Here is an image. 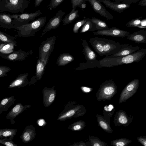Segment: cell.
Returning a JSON list of instances; mask_svg holds the SVG:
<instances>
[{"instance_id":"obj_1","label":"cell","mask_w":146,"mask_h":146,"mask_svg":"<svg viewBox=\"0 0 146 146\" xmlns=\"http://www.w3.org/2000/svg\"><path fill=\"white\" fill-rule=\"evenodd\" d=\"M89 42L101 56L107 57L116 54L120 50L122 44L111 40L99 37L90 38Z\"/></svg>"},{"instance_id":"obj_2","label":"cell","mask_w":146,"mask_h":146,"mask_svg":"<svg viewBox=\"0 0 146 146\" xmlns=\"http://www.w3.org/2000/svg\"><path fill=\"white\" fill-rule=\"evenodd\" d=\"M146 54V49L142 48L129 55L117 57H105L99 60L100 67H111L124 64L137 62L141 61Z\"/></svg>"},{"instance_id":"obj_3","label":"cell","mask_w":146,"mask_h":146,"mask_svg":"<svg viewBox=\"0 0 146 146\" xmlns=\"http://www.w3.org/2000/svg\"><path fill=\"white\" fill-rule=\"evenodd\" d=\"M46 16L40 17L31 23L18 27L17 34L15 36L25 38L35 36L36 33L40 30L44 25L46 21Z\"/></svg>"},{"instance_id":"obj_4","label":"cell","mask_w":146,"mask_h":146,"mask_svg":"<svg viewBox=\"0 0 146 146\" xmlns=\"http://www.w3.org/2000/svg\"><path fill=\"white\" fill-rule=\"evenodd\" d=\"M28 0H0V11L23 13L28 7Z\"/></svg>"},{"instance_id":"obj_5","label":"cell","mask_w":146,"mask_h":146,"mask_svg":"<svg viewBox=\"0 0 146 146\" xmlns=\"http://www.w3.org/2000/svg\"><path fill=\"white\" fill-rule=\"evenodd\" d=\"M117 93V86L113 80L105 81L100 86L96 94L98 101L110 100Z\"/></svg>"},{"instance_id":"obj_6","label":"cell","mask_w":146,"mask_h":146,"mask_svg":"<svg viewBox=\"0 0 146 146\" xmlns=\"http://www.w3.org/2000/svg\"><path fill=\"white\" fill-rule=\"evenodd\" d=\"M56 36H53L48 38L43 41L39 48V56L40 59L44 63H46L50 55L53 52Z\"/></svg>"},{"instance_id":"obj_7","label":"cell","mask_w":146,"mask_h":146,"mask_svg":"<svg viewBox=\"0 0 146 146\" xmlns=\"http://www.w3.org/2000/svg\"><path fill=\"white\" fill-rule=\"evenodd\" d=\"M42 14L40 10H38L32 13H23L20 14H9V15L13 19L16 29L17 27L28 23L30 21H33L36 17Z\"/></svg>"},{"instance_id":"obj_8","label":"cell","mask_w":146,"mask_h":146,"mask_svg":"<svg viewBox=\"0 0 146 146\" xmlns=\"http://www.w3.org/2000/svg\"><path fill=\"white\" fill-rule=\"evenodd\" d=\"M137 78L134 79L129 82L121 92L119 100V104L126 101L131 97L137 92L139 84Z\"/></svg>"},{"instance_id":"obj_9","label":"cell","mask_w":146,"mask_h":146,"mask_svg":"<svg viewBox=\"0 0 146 146\" xmlns=\"http://www.w3.org/2000/svg\"><path fill=\"white\" fill-rule=\"evenodd\" d=\"M33 53V51L32 50L25 51L20 49L8 54L0 53V57L10 61H22L25 60L28 56Z\"/></svg>"},{"instance_id":"obj_10","label":"cell","mask_w":146,"mask_h":146,"mask_svg":"<svg viewBox=\"0 0 146 146\" xmlns=\"http://www.w3.org/2000/svg\"><path fill=\"white\" fill-rule=\"evenodd\" d=\"M95 35L106 36L113 37L124 38L130 34L128 31L113 27L108 29L93 32Z\"/></svg>"},{"instance_id":"obj_11","label":"cell","mask_w":146,"mask_h":146,"mask_svg":"<svg viewBox=\"0 0 146 146\" xmlns=\"http://www.w3.org/2000/svg\"><path fill=\"white\" fill-rule=\"evenodd\" d=\"M65 12L62 10L58 11L56 15L51 18L46 25L42 31L40 37L48 31L55 29L58 27L63 19V16L65 14Z\"/></svg>"},{"instance_id":"obj_12","label":"cell","mask_w":146,"mask_h":146,"mask_svg":"<svg viewBox=\"0 0 146 146\" xmlns=\"http://www.w3.org/2000/svg\"><path fill=\"white\" fill-rule=\"evenodd\" d=\"M94 11L102 16L105 18L107 20L113 19L112 15L109 12L98 0H87Z\"/></svg>"},{"instance_id":"obj_13","label":"cell","mask_w":146,"mask_h":146,"mask_svg":"<svg viewBox=\"0 0 146 146\" xmlns=\"http://www.w3.org/2000/svg\"><path fill=\"white\" fill-rule=\"evenodd\" d=\"M82 51L88 63H99L97 59V55L91 49L85 39L82 40Z\"/></svg>"},{"instance_id":"obj_14","label":"cell","mask_w":146,"mask_h":146,"mask_svg":"<svg viewBox=\"0 0 146 146\" xmlns=\"http://www.w3.org/2000/svg\"><path fill=\"white\" fill-rule=\"evenodd\" d=\"M132 119L130 118L124 111L120 110L116 113L114 119L115 126H123L126 127L132 122Z\"/></svg>"},{"instance_id":"obj_15","label":"cell","mask_w":146,"mask_h":146,"mask_svg":"<svg viewBox=\"0 0 146 146\" xmlns=\"http://www.w3.org/2000/svg\"><path fill=\"white\" fill-rule=\"evenodd\" d=\"M29 107V106H23L20 103H17L7 113L6 118L10 120L11 124H14L15 118Z\"/></svg>"},{"instance_id":"obj_16","label":"cell","mask_w":146,"mask_h":146,"mask_svg":"<svg viewBox=\"0 0 146 146\" xmlns=\"http://www.w3.org/2000/svg\"><path fill=\"white\" fill-rule=\"evenodd\" d=\"M140 47L138 46H133L129 45L127 43L122 44L121 48L116 54L105 57L108 58L126 56L132 54L139 49Z\"/></svg>"},{"instance_id":"obj_17","label":"cell","mask_w":146,"mask_h":146,"mask_svg":"<svg viewBox=\"0 0 146 146\" xmlns=\"http://www.w3.org/2000/svg\"><path fill=\"white\" fill-rule=\"evenodd\" d=\"M101 3L102 2L108 8L121 13L124 10L129 8L131 5L125 4L117 3L111 1L110 0H98Z\"/></svg>"},{"instance_id":"obj_18","label":"cell","mask_w":146,"mask_h":146,"mask_svg":"<svg viewBox=\"0 0 146 146\" xmlns=\"http://www.w3.org/2000/svg\"><path fill=\"white\" fill-rule=\"evenodd\" d=\"M127 39L137 43H146V29L134 32L127 36Z\"/></svg>"},{"instance_id":"obj_19","label":"cell","mask_w":146,"mask_h":146,"mask_svg":"<svg viewBox=\"0 0 146 146\" xmlns=\"http://www.w3.org/2000/svg\"><path fill=\"white\" fill-rule=\"evenodd\" d=\"M0 27L5 30L16 28L13 22V19L9 14L0 11Z\"/></svg>"},{"instance_id":"obj_20","label":"cell","mask_w":146,"mask_h":146,"mask_svg":"<svg viewBox=\"0 0 146 146\" xmlns=\"http://www.w3.org/2000/svg\"><path fill=\"white\" fill-rule=\"evenodd\" d=\"M27 74H21L10 84L8 88H19L24 86L27 84Z\"/></svg>"},{"instance_id":"obj_21","label":"cell","mask_w":146,"mask_h":146,"mask_svg":"<svg viewBox=\"0 0 146 146\" xmlns=\"http://www.w3.org/2000/svg\"><path fill=\"white\" fill-rule=\"evenodd\" d=\"M96 117L98 123L104 130L108 133H112L113 130L111 127L110 122L101 115L96 114Z\"/></svg>"},{"instance_id":"obj_22","label":"cell","mask_w":146,"mask_h":146,"mask_svg":"<svg viewBox=\"0 0 146 146\" xmlns=\"http://www.w3.org/2000/svg\"><path fill=\"white\" fill-rule=\"evenodd\" d=\"M15 100L14 96L3 99L0 102V113L7 111Z\"/></svg>"},{"instance_id":"obj_23","label":"cell","mask_w":146,"mask_h":146,"mask_svg":"<svg viewBox=\"0 0 146 146\" xmlns=\"http://www.w3.org/2000/svg\"><path fill=\"white\" fill-rule=\"evenodd\" d=\"M15 36H11L0 31V43L1 44H12L17 46V42Z\"/></svg>"},{"instance_id":"obj_24","label":"cell","mask_w":146,"mask_h":146,"mask_svg":"<svg viewBox=\"0 0 146 146\" xmlns=\"http://www.w3.org/2000/svg\"><path fill=\"white\" fill-rule=\"evenodd\" d=\"M17 129H15L5 128L0 129V138H8L10 140L14 139Z\"/></svg>"},{"instance_id":"obj_25","label":"cell","mask_w":146,"mask_h":146,"mask_svg":"<svg viewBox=\"0 0 146 146\" xmlns=\"http://www.w3.org/2000/svg\"><path fill=\"white\" fill-rule=\"evenodd\" d=\"M33 135V131L31 127L29 126L25 128L20 137L23 142L27 143L31 140Z\"/></svg>"},{"instance_id":"obj_26","label":"cell","mask_w":146,"mask_h":146,"mask_svg":"<svg viewBox=\"0 0 146 146\" xmlns=\"http://www.w3.org/2000/svg\"><path fill=\"white\" fill-rule=\"evenodd\" d=\"M74 59V57L69 53L61 54L58 57L57 60L59 65H64L72 62Z\"/></svg>"},{"instance_id":"obj_27","label":"cell","mask_w":146,"mask_h":146,"mask_svg":"<svg viewBox=\"0 0 146 146\" xmlns=\"http://www.w3.org/2000/svg\"><path fill=\"white\" fill-rule=\"evenodd\" d=\"M78 10H75L73 11H71L66 15L62 21L63 23V25H65L70 24L78 18L79 17L78 14Z\"/></svg>"},{"instance_id":"obj_28","label":"cell","mask_w":146,"mask_h":146,"mask_svg":"<svg viewBox=\"0 0 146 146\" xmlns=\"http://www.w3.org/2000/svg\"><path fill=\"white\" fill-rule=\"evenodd\" d=\"M90 20L95 25L98 31L106 30L109 29L106 23L104 21L99 18L92 17L90 19Z\"/></svg>"},{"instance_id":"obj_29","label":"cell","mask_w":146,"mask_h":146,"mask_svg":"<svg viewBox=\"0 0 146 146\" xmlns=\"http://www.w3.org/2000/svg\"><path fill=\"white\" fill-rule=\"evenodd\" d=\"M98 31L95 25L90 20L89 18L88 21L82 26L80 30V33H82L88 31Z\"/></svg>"},{"instance_id":"obj_30","label":"cell","mask_w":146,"mask_h":146,"mask_svg":"<svg viewBox=\"0 0 146 146\" xmlns=\"http://www.w3.org/2000/svg\"><path fill=\"white\" fill-rule=\"evenodd\" d=\"M132 141L125 138L114 140L111 142V145L113 146H127Z\"/></svg>"},{"instance_id":"obj_31","label":"cell","mask_w":146,"mask_h":146,"mask_svg":"<svg viewBox=\"0 0 146 146\" xmlns=\"http://www.w3.org/2000/svg\"><path fill=\"white\" fill-rule=\"evenodd\" d=\"M89 139L92 146H108L107 143L101 141L97 137L89 136Z\"/></svg>"},{"instance_id":"obj_32","label":"cell","mask_w":146,"mask_h":146,"mask_svg":"<svg viewBox=\"0 0 146 146\" xmlns=\"http://www.w3.org/2000/svg\"><path fill=\"white\" fill-rule=\"evenodd\" d=\"M0 53L3 54H8L13 52L14 46L12 44H1Z\"/></svg>"},{"instance_id":"obj_33","label":"cell","mask_w":146,"mask_h":146,"mask_svg":"<svg viewBox=\"0 0 146 146\" xmlns=\"http://www.w3.org/2000/svg\"><path fill=\"white\" fill-rule=\"evenodd\" d=\"M142 17L134 19L127 23L125 26L127 27H137L139 28L142 19Z\"/></svg>"},{"instance_id":"obj_34","label":"cell","mask_w":146,"mask_h":146,"mask_svg":"<svg viewBox=\"0 0 146 146\" xmlns=\"http://www.w3.org/2000/svg\"><path fill=\"white\" fill-rule=\"evenodd\" d=\"M89 18L81 20L76 22L74 25L72 31L74 33H78L79 29L88 20Z\"/></svg>"},{"instance_id":"obj_35","label":"cell","mask_w":146,"mask_h":146,"mask_svg":"<svg viewBox=\"0 0 146 146\" xmlns=\"http://www.w3.org/2000/svg\"><path fill=\"white\" fill-rule=\"evenodd\" d=\"M0 143L4 146H18L12 140L6 138H0Z\"/></svg>"},{"instance_id":"obj_36","label":"cell","mask_w":146,"mask_h":146,"mask_svg":"<svg viewBox=\"0 0 146 146\" xmlns=\"http://www.w3.org/2000/svg\"><path fill=\"white\" fill-rule=\"evenodd\" d=\"M64 0H52L48 5V9L50 10L54 9L58 6Z\"/></svg>"},{"instance_id":"obj_37","label":"cell","mask_w":146,"mask_h":146,"mask_svg":"<svg viewBox=\"0 0 146 146\" xmlns=\"http://www.w3.org/2000/svg\"><path fill=\"white\" fill-rule=\"evenodd\" d=\"M11 70V68L5 66L0 65V78L7 76V73Z\"/></svg>"},{"instance_id":"obj_38","label":"cell","mask_w":146,"mask_h":146,"mask_svg":"<svg viewBox=\"0 0 146 146\" xmlns=\"http://www.w3.org/2000/svg\"><path fill=\"white\" fill-rule=\"evenodd\" d=\"M86 1L87 0H72L71 2L72 6V10L71 11H75L76 7H79L80 8L81 4L83 3H85Z\"/></svg>"},{"instance_id":"obj_39","label":"cell","mask_w":146,"mask_h":146,"mask_svg":"<svg viewBox=\"0 0 146 146\" xmlns=\"http://www.w3.org/2000/svg\"><path fill=\"white\" fill-rule=\"evenodd\" d=\"M139 0H112L115 2L117 3L125 4L131 5L132 3H136Z\"/></svg>"},{"instance_id":"obj_40","label":"cell","mask_w":146,"mask_h":146,"mask_svg":"<svg viewBox=\"0 0 146 146\" xmlns=\"http://www.w3.org/2000/svg\"><path fill=\"white\" fill-rule=\"evenodd\" d=\"M44 63L40 59L38 60L36 66V70L37 73H39L43 70L44 68Z\"/></svg>"},{"instance_id":"obj_41","label":"cell","mask_w":146,"mask_h":146,"mask_svg":"<svg viewBox=\"0 0 146 146\" xmlns=\"http://www.w3.org/2000/svg\"><path fill=\"white\" fill-rule=\"evenodd\" d=\"M85 126V123L81 121L74 126L73 129L75 131L80 130L83 128Z\"/></svg>"},{"instance_id":"obj_42","label":"cell","mask_w":146,"mask_h":146,"mask_svg":"<svg viewBox=\"0 0 146 146\" xmlns=\"http://www.w3.org/2000/svg\"><path fill=\"white\" fill-rule=\"evenodd\" d=\"M75 112L74 110H71L68 111L66 113L61 116L59 118V119H61L67 117H69L72 116L75 113Z\"/></svg>"},{"instance_id":"obj_43","label":"cell","mask_w":146,"mask_h":146,"mask_svg":"<svg viewBox=\"0 0 146 146\" xmlns=\"http://www.w3.org/2000/svg\"><path fill=\"white\" fill-rule=\"evenodd\" d=\"M138 141L143 146H146V137H140L137 138Z\"/></svg>"},{"instance_id":"obj_44","label":"cell","mask_w":146,"mask_h":146,"mask_svg":"<svg viewBox=\"0 0 146 146\" xmlns=\"http://www.w3.org/2000/svg\"><path fill=\"white\" fill-rule=\"evenodd\" d=\"M140 28H146V19L145 18L142 19L141 20L140 25L139 27Z\"/></svg>"},{"instance_id":"obj_45","label":"cell","mask_w":146,"mask_h":146,"mask_svg":"<svg viewBox=\"0 0 146 146\" xmlns=\"http://www.w3.org/2000/svg\"><path fill=\"white\" fill-rule=\"evenodd\" d=\"M44 0H36L35 1L34 5L35 7H36L39 6L40 4Z\"/></svg>"},{"instance_id":"obj_46","label":"cell","mask_w":146,"mask_h":146,"mask_svg":"<svg viewBox=\"0 0 146 146\" xmlns=\"http://www.w3.org/2000/svg\"><path fill=\"white\" fill-rule=\"evenodd\" d=\"M139 5L142 6H146V0H141L139 3Z\"/></svg>"},{"instance_id":"obj_47","label":"cell","mask_w":146,"mask_h":146,"mask_svg":"<svg viewBox=\"0 0 146 146\" xmlns=\"http://www.w3.org/2000/svg\"><path fill=\"white\" fill-rule=\"evenodd\" d=\"M55 98V95L54 94H52L49 96L48 98V101L50 102H52Z\"/></svg>"},{"instance_id":"obj_48","label":"cell","mask_w":146,"mask_h":146,"mask_svg":"<svg viewBox=\"0 0 146 146\" xmlns=\"http://www.w3.org/2000/svg\"><path fill=\"white\" fill-rule=\"evenodd\" d=\"M44 121L42 119H40L38 122V124L39 126H42L44 124Z\"/></svg>"},{"instance_id":"obj_49","label":"cell","mask_w":146,"mask_h":146,"mask_svg":"<svg viewBox=\"0 0 146 146\" xmlns=\"http://www.w3.org/2000/svg\"><path fill=\"white\" fill-rule=\"evenodd\" d=\"M86 4L85 3H83L80 5V8L84 9L86 7Z\"/></svg>"},{"instance_id":"obj_50","label":"cell","mask_w":146,"mask_h":146,"mask_svg":"<svg viewBox=\"0 0 146 146\" xmlns=\"http://www.w3.org/2000/svg\"><path fill=\"white\" fill-rule=\"evenodd\" d=\"M83 90L85 92H88V88H87L84 87L82 88Z\"/></svg>"},{"instance_id":"obj_51","label":"cell","mask_w":146,"mask_h":146,"mask_svg":"<svg viewBox=\"0 0 146 146\" xmlns=\"http://www.w3.org/2000/svg\"><path fill=\"white\" fill-rule=\"evenodd\" d=\"M79 146H86V145L84 143H83L80 144Z\"/></svg>"},{"instance_id":"obj_52","label":"cell","mask_w":146,"mask_h":146,"mask_svg":"<svg viewBox=\"0 0 146 146\" xmlns=\"http://www.w3.org/2000/svg\"><path fill=\"white\" fill-rule=\"evenodd\" d=\"M89 145H88V146H90V142H89ZM91 146H92V145H91Z\"/></svg>"},{"instance_id":"obj_53","label":"cell","mask_w":146,"mask_h":146,"mask_svg":"<svg viewBox=\"0 0 146 146\" xmlns=\"http://www.w3.org/2000/svg\"><path fill=\"white\" fill-rule=\"evenodd\" d=\"M1 44H0V49L1 47Z\"/></svg>"},{"instance_id":"obj_54","label":"cell","mask_w":146,"mask_h":146,"mask_svg":"<svg viewBox=\"0 0 146 146\" xmlns=\"http://www.w3.org/2000/svg\"><path fill=\"white\" fill-rule=\"evenodd\" d=\"M0 146H3L0 145Z\"/></svg>"}]
</instances>
